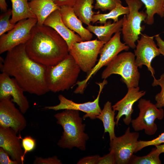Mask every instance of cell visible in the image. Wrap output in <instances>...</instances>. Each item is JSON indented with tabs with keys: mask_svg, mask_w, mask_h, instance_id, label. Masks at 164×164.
Here are the masks:
<instances>
[{
	"mask_svg": "<svg viewBox=\"0 0 164 164\" xmlns=\"http://www.w3.org/2000/svg\"><path fill=\"white\" fill-rule=\"evenodd\" d=\"M138 107L139 112L138 116L131 121L132 127L135 132L144 130L147 135H154L157 130L155 121L156 119L162 120L163 118V110L157 108L150 100L142 98L139 100Z\"/></svg>",
	"mask_w": 164,
	"mask_h": 164,
	"instance_id": "9",
	"label": "cell"
},
{
	"mask_svg": "<svg viewBox=\"0 0 164 164\" xmlns=\"http://www.w3.org/2000/svg\"><path fill=\"white\" fill-rule=\"evenodd\" d=\"M94 8L100 9L102 11H110L119 3H122L121 0H95Z\"/></svg>",
	"mask_w": 164,
	"mask_h": 164,
	"instance_id": "30",
	"label": "cell"
},
{
	"mask_svg": "<svg viewBox=\"0 0 164 164\" xmlns=\"http://www.w3.org/2000/svg\"><path fill=\"white\" fill-rule=\"evenodd\" d=\"M155 37L160 53L164 56V41L162 39L159 34L155 36Z\"/></svg>",
	"mask_w": 164,
	"mask_h": 164,
	"instance_id": "38",
	"label": "cell"
},
{
	"mask_svg": "<svg viewBox=\"0 0 164 164\" xmlns=\"http://www.w3.org/2000/svg\"><path fill=\"white\" fill-rule=\"evenodd\" d=\"M55 3L58 6H67L72 7L76 0H53Z\"/></svg>",
	"mask_w": 164,
	"mask_h": 164,
	"instance_id": "37",
	"label": "cell"
},
{
	"mask_svg": "<svg viewBox=\"0 0 164 164\" xmlns=\"http://www.w3.org/2000/svg\"><path fill=\"white\" fill-rule=\"evenodd\" d=\"M9 156L3 149L0 147V164H19L16 161L11 159Z\"/></svg>",
	"mask_w": 164,
	"mask_h": 164,
	"instance_id": "35",
	"label": "cell"
},
{
	"mask_svg": "<svg viewBox=\"0 0 164 164\" xmlns=\"http://www.w3.org/2000/svg\"><path fill=\"white\" fill-rule=\"evenodd\" d=\"M146 91H140L138 86L128 89L127 93L121 100L112 106V109L118 113L115 117L116 125L118 126L120 118L125 115L123 121L124 123L129 125L131 123L132 114L134 111L133 108L134 104L145 95Z\"/></svg>",
	"mask_w": 164,
	"mask_h": 164,
	"instance_id": "16",
	"label": "cell"
},
{
	"mask_svg": "<svg viewBox=\"0 0 164 164\" xmlns=\"http://www.w3.org/2000/svg\"><path fill=\"white\" fill-rule=\"evenodd\" d=\"M59 10L63 22L69 29L77 33L83 41L91 40L92 33L83 26V22L75 15L72 7L63 6Z\"/></svg>",
	"mask_w": 164,
	"mask_h": 164,
	"instance_id": "19",
	"label": "cell"
},
{
	"mask_svg": "<svg viewBox=\"0 0 164 164\" xmlns=\"http://www.w3.org/2000/svg\"><path fill=\"white\" fill-rule=\"evenodd\" d=\"M120 31L115 33L111 39L105 43L101 49L100 58L98 62L91 70L87 73L85 78L78 81L76 84L77 85L74 91L76 94H82L86 89L88 81L93 76L103 67L106 66L115 57L123 50L128 51L130 47L121 40Z\"/></svg>",
	"mask_w": 164,
	"mask_h": 164,
	"instance_id": "7",
	"label": "cell"
},
{
	"mask_svg": "<svg viewBox=\"0 0 164 164\" xmlns=\"http://www.w3.org/2000/svg\"><path fill=\"white\" fill-rule=\"evenodd\" d=\"M100 156L98 155L88 156L80 159L77 164H97Z\"/></svg>",
	"mask_w": 164,
	"mask_h": 164,
	"instance_id": "36",
	"label": "cell"
},
{
	"mask_svg": "<svg viewBox=\"0 0 164 164\" xmlns=\"http://www.w3.org/2000/svg\"><path fill=\"white\" fill-rule=\"evenodd\" d=\"M25 92L15 80L6 73L0 74V100L10 97L21 112L25 113L29 107L28 101L24 94Z\"/></svg>",
	"mask_w": 164,
	"mask_h": 164,
	"instance_id": "15",
	"label": "cell"
},
{
	"mask_svg": "<svg viewBox=\"0 0 164 164\" xmlns=\"http://www.w3.org/2000/svg\"><path fill=\"white\" fill-rule=\"evenodd\" d=\"M115 111L112 109L111 102L108 101L104 104L100 113L96 117L102 122L104 133H108L110 141L116 136L114 132V127L116 125L114 121Z\"/></svg>",
	"mask_w": 164,
	"mask_h": 164,
	"instance_id": "22",
	"label": "cell"
},
{
	"mask_svg": "<svg viewBox=\"0 0 164 164\" xmlns=\"http://www.w3.org/2000/svg\"><path fill=\"white\" fill-rule=\"evenodd\" d=\"M25 49L31 59L46 67L57 64L69 54L66 42L54 29L37 24L25 44Z\"/></svg>",
	"mask_w": 164,
	"mask_h": 164,
	"instance_id": "2",
	"label": "cell"
},
{
	"mask_svg": "<svg viewBox=\"0 0 164 164\" xmlns=\"http://www.w3.org/2000/svg\"><path fill=\"white\" fill-rule=\"evenodd\" d=\"M163 10L164 12V3L163 5Z\"/></svg>",
	"mask_w": 164,
	"mask_h": 164,
	"instance_id": "41",
	"label": "cell"
},
{
	"mask_svg": "<svg viewBox=\"0 0 164 164\" xmlns=\"http://www.w3.org/2000/svg\"><path fill=\"white\" fill-rule=\"evenodd\" d=\"M0 8L1 10L5 12L7 10V5L5 0H0Z\"/></svg>",
	"mask_w": 164,
	"mask_h": 164,
	"instance_id": "39",
	"label": "cell"
},
{
	"mask_svg": "<svg viewBox=\"0 0 164 164\" xmlns=\"http://www.w3.org/2000/svg\"><path fill=\"white\" fill-rule=\"evenodd\" d=\"M145 5L146 9L145 12L147 17L145 22L152 25L154 22V15H159L161 17L164 16L163 5L164 0H140Z\"/></svg>",
	"mask_w": 164,
	"mask_h": 164,
	"instance_id": "26",
	"label": "cell"
},
{
	"mask_svg": "<svg viewBox=\"0 0 164 164\" xmlns=\"http://www.w3.org/2000/svg\"><path fill=\"white\" fill-rule=\"evenodd\" d=\"M3 62L2 72L13 77L25 92L41 96L50 91L46 81L47 67L29 56L25 44L8 51Z\"/></svg>",
	"mask_w": 164,
	"mask_h": 164,
	"instance_id": "1",
	"label": "cell"
},
{
	"mask_svg": "<svg viewBox=\"0 0 164 164\" xmlns=\"http://www.w3.org/2000/svg\"><path fill=\"white\" fill-rule=\"evenodd\" d=\"M154 37L155 36H149L145 34H141L140 39L137 41V45L134 50L137 66L140 68H142L143 65L146 66L153 78H155L154 75L155 71L152 66L151 63L154 58L160 54L154 41Z\"/></svg>",
	"mask_w": 164,
	"mask_h": 164,
	"instance_id": "13",
	"label": "cell"
},
{
	"mask_svg": "<svg viewBox=\"0 0 164 164\" xmlns=\"http://www.w3.org/2000/svg\"><path fill=\"white\" fill-rule=\"evenodd\" d=\"M30 9L37 19V24L42 26L47 17L59 9L53 0H31L28 2Z\"/></svg>",
	"mask_w": 164,
	"mask_h": 164,
	"instance_id": "20",
	"label": "cell"
},
{
	"mask_svg": "<svg viewBox=\"0 0 164 164\" xmlns=\"http://www.w3.org/2000/svg\"><path fill=\"white\" fill-rule=\"evenodd\" d=\"M107 83L108 81L106 79H104L101 82L96 83L99 87V90L97 98L92 101L77 103L67 99L62 94H60L58 96L60 101L58 104L53 106H45L43 109L56 111L65 109L81 111L86 113L83 116V119L88 117L91 119H95L96 116L100 113L101 111L99 104L100 95L104 86Z\"/></svg>",
	"mask_w": 164,
	"mask_h": 164,
	"instance_id": "11",
	"label": "cell"
},
{
	"mask_svg": "<svg viewBox=\"0 0 164 164\" xmlns=\"http://www.w3.org/2000/svg\"><path fill=\"white\" fill-rule=\"evenodd\" d=\"M125 0L129 11L122 18L121 29L122 39L126 45L134 49L136 46L135 42L143 29L142 22H145L147 15L145 12L139 11L143 5L140 0Z\"/></svg>",
	"mask_w": 164,
	"mask_h": 164,
	"instance_id": "6",
	"label": "cell"
},
{
	"mask_svg": "<svg viewBox=\"0 0 164 164\" xmlns=\"http://www.w3.org/2000/svg\"><path fill=\"white\" fill-rule=\"evenodd\" d=\"M104 44L97 39L76 42L69 50V54L81 70L87 73L96 64L98 55Z\"/></svg>",
	"mask_w": 164,
	"mask_h": 164,
	"instance_id": "8",
	"label": "cell"
},
{
	"mask_svg": "<svg viewBox=\"0 0 164 164\" xmlns=\"http://www.w3.org/2000/svg\"><path fill=\"white\" fill-rule=\"evenodd\" d=\"M17 133L10 128L0 126V147L8 154L12 159L22 164V158L24 151L20 139Z\"/></svg>",
	"mask_w": 164,
	"mask_h": 164,
	"instance_id": "17",
	"label": "cell"
},
{
	"mask_svg": "<svg viewBox=\"0 0 164 164\" xmlns=\"http://www.w3.org/2000/svg\"><path fill=\"white\" fill-rule=\"evenodd\" d=\"M54 117L57 123L63 129L57 145L63 149H70L76 147L85 151L86 142L89 137L84 132L86 125L83 123V118L80 116L79 111L65 109L55 114Z\"/></svg>",
	"mask_w": 164,
	"mask_h": 164,
	"instance_id": "3",
	"label": "cell"
},
{
	"mask_svg": "<svg viewBox=\"0 0 164 164\" xmlns=\"http://www.w3.org/2000/svg\"><path fill=\"white\" fill-rule=\"evenodd\" d=\"M161 153L156 148L152 149L147 155L142 156L133 155L129 162L130 164H160L159 158Z\"/></svg>",
	"mask_w": 164,
	"mask_h": 164,
	"instance_id": "27",
	"label": "cell"
},
{
	"mask_svg": "<svg viewBox=\"0 0 164 164\" xmlns=\"http://www.w3.org/2000/svg\"><path fill=\"white\" fill-rule=\"evenodd\" d=\"M116 164V158L114 151L110 150V152L103 157H100L97 164Z\"/></svg>",
	"mask_w": 164,
	"mask_h": 164,
	"instance_id": "34",
	"label": "cell"
},
{
	"mask_svg": "<svg viewBox=\"0 0 164 164\" xmlns=\"http://www.w3.org/2000/svg\"><path fill=\"white\" fill-rule=\"evenodd\" d=\"M12 4V15L10 21L15 24L20 20L36 18L29 5L30 0H10Z\"/></svg>",
	"mask_w": 164,
	"mask_h": 164,
	"instance_id": "23",
	"label": "cell"
},
{
	"mask_svg": "<svg viewBox=\"0 0 164 164\" xmlns=\"http://www.w3.org/2000/svg\"><path fill=\"white\" fill-rule=\"evenodd\" d=\"M162 143H164V132L159 135L157 138L151 140L138 141L137 147L135 153L145 147L152 145H158Z\"/></svg>",
	"mask_w": 164,
	"mask_h": 164,
	"instance_id": "31",
	"label": "cell"
},
{
	"mask_svg": "<svg viewBox=\"0 0 164 164\" xmlns=\"http://www.w3.org/2000/svg\"><path fill=\"white\" fill-rule=\"evenodd\" d=\"M11 97L0 100V126L10 128L17 133L26 127L23 113L15 106Z\"/></svg>",
	"mask_w": 164,
	"mask_h": 164,
	"instance_id": "14",
	"label": "cell"
},
{
	"mask_svg": "<svg viewBox=\"0 0 164 164\" xmlns=\"http://www.w3.org/2000/svg\"><path fill=\"white\" fill-rule=\"evenodd\" d=\"M129 11V9L128 6H124L122 3H119L108 13L94 14L91 22L93 24L97 22L101 24H104L108 20L111 19L113 20L114 22H117L119 20V16L121 15L128 14Z\"/></svg>",
	"mask_w": 164,
	"mask_h": 164,
	"instance_id": "25",
	"label": "cell"
},
{
	"mask_svg": "<svg viewBox=\"0 0 164 164\" xmlns=\"http://www.w3.org/2000/svg\"><path fill=\"white\" fill-rule=\"evenodd\" d=\"M137 132H131L130 127L121 136H116L110 141L109 150L114 152L116 164H128L137 146L139 137Z\"/></svg>",
	"mask_w": 164,
	"mask_h": 164,
	"instance_id": "12",
	"label": "cell"
},
{
	"mask_svg": "<svg viewBox=\"0 0 164 164\" xmlns=\"http://www.w3.org/2000/svg\"><path fill=\"white\" fill-rule=\"evenodd\" d=\"M122 22V18L113 23L108 21L102 26H94L90 24L87 26L86 28L94 34L99 40L105 43L111 39L114 33L121 30Z\"/></svg>",
	"mask_w": 164,
	"mask_h": 164,
	"instance_id": "21",
	"label": "cell"
},
{
	"mask_svg": "<svg viewBox=\"0 0 164 164\" xmlns=\"http://www.w3.org/2000/svg\"><path fill=\"white\" fill-rule=\"evenodd\" d=\"M135 60L132 52L119 53L107 65L101 74V78L106 79L112 74H118L128 89L138 87L140 73Z\"/></svg>",
	"mask_w": 164,
	"mask_h": 164,
	"instance_id": "5",
	"label": "cell"
},
{
	"mask_svg": "<svg viewBox=\"0 0 164 164\" xmlns=\"http://www.w3.org/2000/svg\"><path fill=\"white\" fill-rule=\"evenodd\" d=\"M36 18H30L18 22L6 33L0 36V53L8 51L29 40L33 28L36 24Z\"/></svg>",
	"mask_w": 164,
	"mask_h": 164,
	"instance_id": "10",
	"label": "cell"
},
{
	"mask_svg": "<svg viewBox=\"0 0 164 164\" xmlns=\"http://www.w3.org/2000/svg\"><path fill=\"white\" fill-rule=\"evenodd\" d=\"M34 164H62L61 160L57 157L54 155L51 157L43 158L41 157L35 156L33 162Z\"/></svg>",
	"mask_w": 164,
	"mask_h": 164,
	"instance_id": "33",
	"label": "cell"
},
{
	"mask_svg": "<svg viewBox=\"0 0 164 164\" xmlns=\"http://www.w3.org/2000/svg\"><path fill=\"white\" fill-rule=\"evenodd\" d=\"M22 145L24 151L22 158V161L23 164L26 153L33 151L35 149L36 146V140L30 136H26L22 139Z\"/></svg>",
	"mask_w": 164,
	"mask_h": 164,
	"instance_id": "32",
	"label": "cell"
},
{
	"mask_svg": "<svg viewBox=\"0 0 164 164\" xmlns=\"http://www.w3.org/2000/svg\"></svg>",
	"mask_w": 164,
	"mask_h": 164,
	"instance_id": "42",
	"label": "cell"
},
{
	"mask_svg": "<svg viewBox=\"0 0 164 164\" xmlns=\"http://www.w3.org/2000/svg\"><path fill=\"white\" fill-rule=\"evenodd\" d=\"M94 2V0H76L72 7L76 16L87 26L90 24L95 14L93 10Z\"/></svg>",
	"mask_w": 164,
	"mask_h": 164,
	"instance_id": "24",
	"label": "cell"
},
{
	"mask_svg": "<svg viewBox=\"0 0 164 164\" xmlns=\"http://www.w3.org/2000/svg\"><path fill=\"white\" fill-rule=\"evenodd\" d=\"M43 25L54 29L66 41L69 50L74 43L83 41L78 35L69 29L64 23L59 9L50 15L44 21Z\"/></svg>",
	"mask_w": 164,
	"mask_h": 164,
	"instance_id": "18",
	"label": "cell"
},
{
	"mask_svg": "<svg viewBox=\"0 0 164 164\" xmlns=\"http://www.w3.org/2000/svg\"><path fill=\"white\" fill-rule=\"evenodd\" d=\"M158 85L161 87V91L155 96V100L156 101L155 104L157 108H160L164 107V73L161 75L159 79H156L154 78L152 86L154 87Z\"/></svg>",
	"mask_w": 164,
	"mask_h": 164,
	"instance_id": "29",
	"label": "cell"
},
{
	"mask_svg": "<svg viewBox=\"0 0 164 164\" xmlns=\"http://www.w3.org/2000/svg\"><path fill=\"white\" fill-rule=\"evenodd\" d=\"M12 15V9H9L0 16V36L12 29L15 24L12 23L10 18Z\"/></svg>",
	"mask_w": 164,
	"mask_h": 164,
	"instance_id": "28",
	"label": "cell"
},
{
	"mask_svg": "<svg viewBox=\"0 0 164 164\" xmlns=\"http://www.w3.org/2000/svg\"></svg>",
	"mask_w": 164,
	"mask_h": 164,
	"instance_id": "43",
	"label": "cell"
},
{
	"mask_svg": "<svg viewBox=\"0 0 164 164\" xmlns=\"http://www.w3.org/2000/svg\"><path fill=\"white\" fill-rule=\"evenodd\" d=\"M80 70L70 54L57 64L47 67L46 78L50 91L68 90L76 84Z\"/></svg>",
	"mask_w": 164,
	"mask_h": 164,
	"instance_id": "4",
	"label": "cell"
},
{
	"mask_svg": "<svg viewBox=\"0 0 164 164\" xmlns=\"http://www.w3.org/2000/svg\"><path fill=\"white\" fill-rule=\"evenodd\" d=\"M155 147L161 154L164 153V144L155 146Z\"/></svg>",
	"mask_w": 164,
	"mask_h": 164,
	"instance_id": "40",
	"label": "cell"
}]
</instances>
